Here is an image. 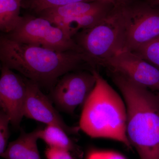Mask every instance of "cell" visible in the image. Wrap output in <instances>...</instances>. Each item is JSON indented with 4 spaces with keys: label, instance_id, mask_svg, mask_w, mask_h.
<instances>
[{
    "label": "cell",
    "instance_id": "7a4b0ae2",
    "mask_svg": "<svg viewBox=\"0 0 159 159\" xmlns=\"http://www.w3.org/2000/svg\"><path fill=\"white\" fill-rule=\"evenodd\" d=\"M110 73L127 111L126 135L140 159H159V95L122 74Z\"/></svg>",
    "mask_w": 159,
    "mask_h": 159
},
{
    "label": "cell",
    "instance_id": "8992f818",
    "mask_svg": "<svg viewBox=\"0 0 159 159\" xmlns=\"http://www.w3.org/2000/svg\"><path fill=\"white\" fill-rule=\"evenodd\" d=\"M10 39L57 52L83 51L63 30L43 18L22 16L18 25L9 34Z\"/></svg>",
    "mask_w": 159,
    "mask_h": 159
},
{
    "label": "cell",
    "instance_id": "7c38bea8",
    "mask_svg": "<svg viewBox=\"0 0 159 159\" xmlns=\"http://www.w3.org/2000/svg\"><path fill=\"white\" fill-rule=\"evenodd\" d=\"M38 128L31 132L22 131L20 136L9 143L1 157L4 159H41L37 145Z\"/></svg>",
    "mask_w": 159,
    "mask_h": 159
},
{
    "label": "cell",
    "instance_id": "d6986e66",
    "mask_svg": "<svg viewBox=\"0 0 159 159\" xmlns=\"http://www.w3.org/2000/svg\"><path fill=\"white\" fill-rule=\"evenodd\" d=\"M85 159H127L122 155L112 150L91 149L88 152Z\"/></svg>",
    "mask_w": 159,
    "mask_h": 159
},
{
    "label": "cell",
    "instance_id": "277c9868",
    "mask_svg": "<svg viewBox=\"0 0 159 159\" xmlns=\"http://www.w3.org/2000/svg\"><path fill=\"white\" fill-rule=\"evenodd\" d=\"M119 7L96 25L80 31L73 39L94 66L102 63L123 49V29Z\"/></svg>",
    "mask_w": 159,
    "mask_h": 159
},
{
    "label": "cell",
    "instance_id": "3957f363",
    "mask_svg": "<svg viewBox=\"0 0 159 159\" xmlns=\"http://www.w3.org/2000/svg\"><path fill=\"white\" fill-rule=\"evenodd\" d=\"M96 82L83 105L79 128L93 139H106L132 148L126 135L127 111L124 99L94 70Z\"/></svg>",
    "mask_w": 159,
    "mask_h": 159
},
{
    "label": "cell",
    "instance_id": "7402d4cb",
    "mask_svg": "<svg viewBox=\"0 0 159 159\" xmlns=\"http://www.w3.org/2000/svg\"><path fill=\"white\" fill-rule=\"evenodd\" d=\"M18 1H19V2H20L21 3L22 1V0H17Z\"/></svg>",
    "mask_w": 159,
    "mask_h": 159
},
{
    "label": "cell",
    "instance_id": "9a60e30c",
    "mask_svg": "<svg viewBox=\"0 0 159 159\" xmlns=\"http://www.w3.org/2000/svg\"><path fill=\"white\" fill-rule=\"evenodd\" d=\"M21 2L17 0H0V32L8 34L18 25Z\"/></svg>",
    "mask_w": 159,
    "mask_h": 159
},
{
    "label": "cell",
    "instance_id": "5bb4252c",
    "mask_svg": "<svg viewBox=\"0 0 159 159\" xmlns=\"http://www.w3.org/2000/svg\"><path fill=\"white\" fill-rule=\"evenodd\" d=\"M62 128L54 125H47L39 128V137L48 147L65 149L72 152L76 150V145Z\"/></svg>",
    "mask_w": 159,
    "mask_h": 159
},
{
    "label": "cell",
    "instance_id": "603a6c76",
    "mask_svg": "<svg viewBox=\"0 0 159 159\" xmlns=\"http://www.w3.org/2000/svg\"><path fill=\"white\" fill-rule=\"evenodd\" d=\"M0 108H1V107H0Z\"/></svg>",
    "mask_w": 159,
    "mask_h": 159
},
{
    "label": "cell",
    "instance_id": "cb8c5ba5",
    "mask_svg": "<svg viewBox=\"0 0 159 159\" xmlns=\"http://www.w3.org/2000/svg\"></svg>",
    "mask_w": 159,
    "mask_h": 159
},
{
    "label": "cell",
    "instance_id": "9c48e42d",
    "mask_svg": "<svg viewBox=\"0 0 159 159\" xmlns=\"http://www.w3.org/2000/svg\"><path fill=\"white\" fill-rule=\"evenodd\" d=\"M27 93V79L2 64L0 75V107L9 116L10 123L19 126L24 117Z\"/></svg>",
    "mask_w": 159,
    "mask_h": 159
},
{
    "label": "cell",
    "instance_id": "ffe728a7",
    "mask_svg": "<svg viewBox=\"0 0 159 159\" xmlns=\"http://www.w3.org/2000/svg\"><path fill=\"white\" fill-rule=\"evenodd\" d=\"M45 156L47 159H75L70 152L52 147H48L46 149Z\"/></svg>",
    "mask_w": 159,
    "mask_h": 159
},
{
    "label": "cell",
    "instance_id": "ac0fdd59",
    "mask_svg": "<svg viewBox=\"0 0 159 159\" xmlns=\"http://www.w3.org/2000/svg\"><path fill=\"white\" fill-rule=\"evenodd\" d=\"M10 123L9 116L2 109H0V157L4 153L8 145Z\"/></svg>",
    "mask_w": 159,
    "mask_h": 159
},
{
    "label": "cell",
    "instance_id": "8fae6325",
    "mask_svg": "<svg viewBox=\"0 0 159 159\" xmlns=\"http://www.w3.org/2000/svg\"><path fill=\"white\" fill-rule=\"evenodd\" d=\"M112 5L102 2H77L48 9L39 14L54 25L64 20L80 16Z\"/></svg>",
    "mask_w": 159,
    "mask_h": 159
},
{
    "label": "cell",
    "instance_id": "ba28073f",
    "mask_svg": "<svg viewBox=\"0 0 159 159\" xmlns=\"http://www.w3.org/2000/svg\"><path fill=\"white\" fill-rule=\"evenodd\" d=\"M101 66L107 68L110 72L122 74L159 94V69L134 52L119 51Z\"/></svg>",
    "mask_w": 159,
    "mask_h": 159
},
{
    "label": "cell",
    "instance_id": "52a82bcc",
    "mask_svg": "<svg viewBox=\"0 0 159 159\" xmlns=\"http://www.w3.org/2000/svg\"><path fill=\"white\" fill-rule=\"evenodd\" d=\"M93 70L72 71L57 80L51 89V98L60 110L72 114L84 105L96 84Z\"/></svg>",
    "mask_w": 159,
    "mask_h": 159
},
{
    "label": "cell",
    "instance_id": "5b68a950",
    "mask_svg": "<svg viewBox=\"0 0 159 159\" xmlns=\"http://www.w3.org/2000/svg\"><path fill=\"white\" fill-rule=\"evenodd\" d=\"M159 6L135 1L119 7L123 49L134 52L159 35Z\"/></svg>",
    "mask_w": 159,
    "mask_h": 159
},
{
    "label": "cell",
    "instance_id": "2e32d148",
    "mask_svg": "<svg viewBox=\"0 0 159 159\" xmlns=\"http://www.w3.org/2000/svg\"><path fill=\"white\" fill-rule=\"evenodd\" d=\"M91 0H22L21 7L33 11L37 14L48 9L56 8L77 2H91Z\"/></svg>",
    "mask_w": 159,
    "mask_h": 159
},
{
    "label": "cell",
    "instance_id": "6da1fadb",
    "mask_svg": "<svg viewBox=\"0 0 159 159\" xmlns=\"http://www.w3.org/2000/svg\"><path fill=\"white\" fill-rule=\"evenodd\" d=\"M0 62L40 87L50 89L65 74L94 67L83 52H57L18 42L5 34H0Z\"/></svg>",
    "mask_w": 159,
    "mask_h": 159
},
{
    "label": "cell",
    "instance_id": "30bf717a",
    "mask_svg": "<svg viewBox=\"0 0 159 159\" xmlns=\"http://www.w3.org/2000/svg\"><path fill=\"white\" fill-rule=\"evenodd\" d=\"M24 116L62 128L69 135L77 133L79 127L67 125L50 99L35 83L27 79V93L24 108Z\"/></svg>",
    "mask_w": 159,
    "mask_h": 159
},
{
    "label": "cell",
    "instance_id": "4fadbf2b",
    "mask_svg": "<svg viewBox=\"0 0 159 159\" xmlns=\"http://www.w3.org/2000/svg\"><path fill=\"white\" fill-rule=\"evenodd\" d=\"M115 7L114 5L111 4L90 13L64 20L55 26L62 29L73 38L80 31L96 25L106 17Z\"/></svg>",
    "mask_w": 159,
    "mask_h": 159
},
{
    "label": "cell",
    "instance_id": "e0dca14e",
    "mask_svg": "<svg viewBox=\"0 0 159 159\" xmlns=\"http://www.w3.org/2000/svg\"><path fill=\"white\" fill-rule=\"evenodd\" d=\"M134 52L159 69V35Z\"/></svg>",
    "mask_w": 159,
    "mask_h": 159
},
{
    "label": "cell",
    "instance_id": "44dd1931",
    "mask_svg": "<svg viewBox=\"0 0 159 159\" xmlns=\"http://www.w3.org/2000/svg\"><path fill=\"white\" fill-rule=\"evenodd\" d=\"M147 1L152 6H159V0H147Z\"/></svg>",
    "mask_w": 159,
    "mask_h": 159
}]
</instances>
